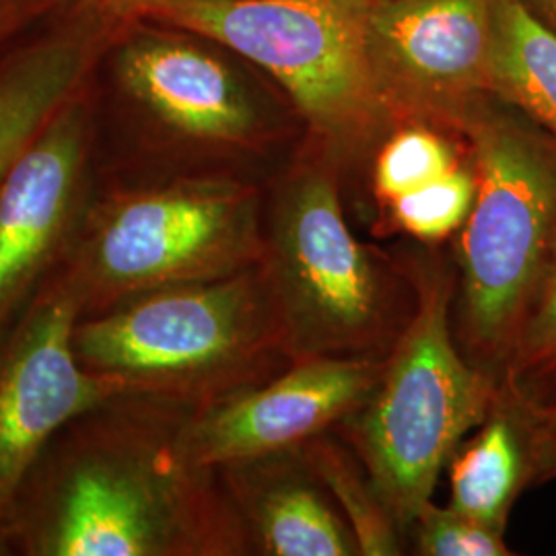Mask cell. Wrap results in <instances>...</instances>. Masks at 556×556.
Returning <instances> with one entry per match:
<instances>
[{"label":"cell","instance_id":"1","mask_svg":"<svg viewBox=\"0 0 556 556\" xmlns=\"http://www.w3.org/2000/svg\"><path fill=\"white\" fill-rule=\"evenodd\" d=\"M415 309L383 358L371 396L353 417V443L397 526H413L464 433L484 422L501 388L468 363L450 328L454 277L425 268Z\"/></svg>","mask_w":556,"mask_h":556},{"label":"cell","instance_id":"2","mask_svg":"<svg viewBox=\"0 0 556 556\" xmlns=\"http://www.w3.org/2000/svg\"><path fill=\"white\" fill-rule=\"evenodd\" d=\"M80 363L126 392L202 394L233 381L258 358L291 355L266 264L229 277L132 295L77 324Z\"/></svg>","mask_w":556,"mask_h":556},{"label":"cell","instance_id":"3","mask_svg":"<svg viewBox=\"0 0 556 556\" xmlns=\"http://www.w3.org/2000/svg\"><path fill=\"white\" fill-rule=\"evenodd\" d=\"M470 119L477 197L457 243V328L489 369L509 357L555 252L556 153L509 119Z\"/></svg>","mask_w":556,"mask_h":556},{"label":"cell","instance_id":"4","mask_svg":"<svg viewBox=\"0 0 556 556\" xmlns=\"http://www.w3.org/2000/svg\"><path fill=\"white\" fill-rule=\"evenodd\" d=\"M367 9L369 0H157L140 20L231 48L273 75L319 135L355 142L378 128L390 100Z\"/></svg>","mask_w":556,"mask_h":556},{"label":"cell","instance_id":"5","mask_svg":"<svg viewBox=\"0 0 556 556\" xmlns=\"http://www.w3.org/2000/svg\"><path fill=\"white\" fill-rule=\"evenodd\" d=\"M202 472L172 452L135 441H98L62 464L29 532L43 556H161L233 546L199 484Z\"/></svg>","mask_w":556,"mask_h":556},{"label":"cell","instance_id":"6","mask_svg":"<svg viewBox=\"0 0 556 556\" xmlns=\"http://www.w3.org/2000/svg\"><path fill=\"white\" fill-rule=\"evenodd\" d=\"M266 270L273 282L291 357H376L394 344V285L351 233L334 178L309 172L278 204Z\"/></svg>","mask_w":556,"mask_h":556},{"label":"cell","instance_id":"7","mask_svg":"<svg viewBox=\"0 0 556 556\" xmlns=\"http://www.w3.org/2000/svg\"><path fill=\"white\" fill-rule=\"evenodd\" d=\"M266 258L256 202L231 184H181L118 200L83 248L71 287L85 298H132L229 277Z\"/></svg>","mask_w":556,"mask_h":556},{"label":"cell","instance_id":"8","mask_svg":"<svg viewBox=\"0 0 556 556\" xmlns=\"http://www.w3.org/2000/svg\"><path fill=\"white\" fill-rule=\"evenodd\" d=\"M80 299L66 282L41 299L0 351V523L48 441L71 420L124 394L75 351Z\"/></svg>","mask_w":556,"mask_h":556},{"label":"cell","instance_id":"9","mask_svg":"<svg viewBox=\"0 0 556 556\" xmlns=\"http://www.w3.org/2000/svg\"><path fill=\"white\" fill-rule=\"evenodd\" d=\"M381 367L378 357H295L266 386L204 408L181 429L179 452L200 470L285 456L353 417L378 386Z\"/></svg>","mask_w":556,"mask_h":556},{"label":"cell","instance_id":"10","mask_svg":"<svg viewBox=\"0 0 556 556\" xmlns=\"http://www.w3.org/2000/svg\"><path fill=\"white\" fill-rule=\"evenodd\" d=\"M495 0L369 2L371 56L388 96L454 108L489 89Z\"/></svg>","mask_w":556,"mask_h":556},{"label":"cell","instance_id":"11","mask_svg":"<svg viewBox=\"0 0 556 556\" xmlns=\"http://www.w3.org/2000/svg\"><path fill=\"white\" fill-rule=\"evenodd\" d=\"M83 101L68 103L21 155L0 190V326L27 293L71 219L87 155Z\"/></svg>","mask_w":556,"mask_h":556},{"label":"cell","instance_id":"12","mask_svg":"<svg viewBox=\"0 0 556 556\" xmlns=\"http://www.w3.org/2000/svg\"><path fill=\"white\" fill-rule=\"evenodd\" d=\"M119 79L144 110L186 139L239 144L256 132V110L238 79L190 43H128L119 54Z\"/></svg>","mask_w":556,"mask_h":556},{"label":"cell","instance_id":"13","mask_svg":"<svg viewBox=\"0 0 556 556\" xmlns=\"http://www.w3.org/2000/svg\"><path fill=\"white\" fill-rule=\"evenodd\" d=\"M110 31L87 15L0 64V190L23 151L79 100Z\"/></svg>","mask_w":556,"mask_h":556},{"label":"cell","instance_id":"14","mask_svg":"<svg viewBox=\"0 0 556 556\" xmlns=\"http://www.w3.org/2000/svg\"><path fill=\"white\" fill-rule=\"evenodd\" d=\"M239 477L241 501L250 517L262 553L273 556H353L358 555L357 540L346 521H342L316 489L314 482L287 472Z\"/></svg>","mask_w":556,"mask_h":556},{"label":"cell","instance_id":"15","mask_svg":"<svg viewBox=\"0 0 556 556\" xmlns=\"http://www.w3.org/2000/svg\"><path fill=\"white\" fill-rule=\"evenodd\" d=\"M528 478L530 457L523 422L516 402L503 392L482 429L450 459L452 507L503 530L517 491Z\"/></svg>","mask_w":556,"mask_h":556},{"label":"cell","instance_id":"16","mask_svg":"<svg viewBox=\"0 0 556 556\" xmlns=\"http://www.w3.org/2000/svg\"><path fill=\"white\" fill-rule=\"evenodd\" d=\"M489 89L556 135V34L521 0H495Z\"/></svg>","mask_w":556,"mask_h":556},{"label":"cell","instance_id":"17","mask_svg":"<svg viewBox=\"0 0 556 556\" xmlns=\"http://www.w3.org/2000/svg\"><path fill=\"white\" fill-rule=\"evenodd\" d=\"M305 447V459L314 477L330 489L344 511L357 540L358 555H397V523L381 503L371 480L365 482L357 468L330 441L316 438Z\"/></svg>","mask_w":556,"mask_h":556},{"label":"cell","instance_id":"18","mask_svg":"<svg viewBox=\"0 0 556 556\" xmlns=\"http://www.w3.org/2000/svg\"><path fill=\"white\" fill-rule=\"evenodd\" d=\"M503 383V390L519 402H542L556 394V248L505 361Z\"/></svg>","mask_w":556,"mask_h":556},{"label":"cell","instance_id":"19","mask_svg":"<svg viewBox=\"0 0 556 556\" xmlns=\"http://www.w3.org/2000/svg\"><path fill=\"white\" fill-rule=\"evenodd\" d=\"M477 197V178L456 167L415 192L390 204L397 229L413 238L435 243L447 239L468 219Z\"/></svg>","mask_w":556,"mask_h":556},{"label":"cell","instance_id":"20","mask_svg":"<svg viewBox=\"0 0 556 556\" xmlns=\"http://www.w3.org/2000/svg\"><path fill=\"white\" fill-rule=\"evenodd\" d=\"M456 167V155L447 140L413 126L383 144L376 163V192L381 202L392 204Z\"/></svg>","mask_w":556,"mask_h":556},{"label":"cell","instance_id":"21","mask_svg":"<svg viewBox=\"0 0 556 556\" xmlns=\"http://www.w3.org/2000/svg\"><path fill=\"white\" fill-rule=\"evenodd\" d=\"M417 548L427 556L509 555L503 530L464 516L454 507L441 509L431 501L418 511L415 521Z\"/></svg>","mask_w":556,"mask_h":556},{"label":"cell","instance_id":"22","mask_svg":"<svg viewBox=\"0 0 556 556\" xmlns=\"http://www.w3.org/2000/svg\"><path fill=\"white\" fill-rule=\"evenodd\" d=\"M511 400L516 402L523 422L530 457V477L532 472H536L538 478L556 477V397L551 402H519L516 397Z\"/></svg>","mask_w":556,"mask_h":556},{"label":"cell","instance_id":"23","mask_svg":"<svg viewBox=\"0 0 556 556\" xmlns=\"http://www.w3.org/2000/svg\"><path fill=\"white\" fill-rule=\"evenodd\" d=\"M85 15L116 27L122 21L140 20L142 11L157 0H77Z\"/></svg>","mask_w":556,"mask_h":556},{"label":"cell","instance_id":"24","mask_svg":"<svg viewBox=\"0 0 556 556\" xmlns=\"http://www.w3.org/2000/svg\"><path fill=\"white\" fill-rule=\"evenodd\" d=\"M52 0H0V43L46 11Z\"/></svg>","mask_w":556,"mask_h":556},{"label":"cell","instance_id":"25","mask_svg":"<svg viewBox=\"0 0 556 556\" xmlns=\"http://www.w3.org/2000/svg\"><path fill=\"white\" fill-rule=\"evenodd\" d=\"M542 4L548 9V13L556 20V0H542Z\"/></svg>","mask_w":556,"mask_h":556}]
</instances>
